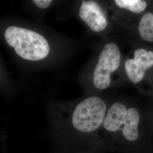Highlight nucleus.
Listing matches in <instances>:
<instances>
[{
    "label": "nucleus",
    "instance_id": "1",
    "mask_svg": "<svg viewBox=\"0 0 153 153\" xmlns=\"http://www.w3.org/2000/svg\"><path fill=\"white\" fill-rule=\"evenodd\" d=\"M5 38L7 43L14 48L16 54L25 60H40L49 53L47 40L31 30L10 26L5 30Z\"/></svg>",
    "mask_w": 153,
    "mask_h": 153
},
{
    "label": "nucleus",
    "instance_id": "2",
    "mask_svg": "<svg viewBox=\"0 0 153 153\" xmlns=\"http://www.w3.org/2000/svg\"><path fill=\"white\" fill-rule=\"evenodd\" d=\"M140 120V116L137 109L133 107L127 109L124 104L116 102L108 109L103 126L111 133L121 131L126 140L133 142L139 136L138 126Z\"/></svg>",
    "mask_w": 153,
    "mask_h": 153
},
{
    "label": "nucleus",
    "instance_id": "3",
    "mask_svg": "<svg viewBox=\"0 0 153 153\" xmlns=\"http://www.w3.org/2000/svg\"><path fill=\"white\" fill-rule=\"evenodd\" d=\"M106 111V104L102 99L89 97L76 107L72 115V125L83 133L93 132L103 125Z\"/></svg>",
    "mask_w": 153,
    "mask_h": 153
},
{
    "label": "nucleus",
    "instance_id": "4",
    "mask_svg": "<svg viewBox=\"0 0 153 153\" xmlns=\"http://www.w3.org/2000/svg\"><path fill=\"white\" fill-rule=\"evenodd\" d=\"M121 54L117 45L114 43L106 44L99 58L93 74L95 86L104 90L111 84V74L120 66Z\"/></svg>",
    "mask_w": 153,
    "mask_h": 153
},
{
    "label": "nucleus",
    "instance_id": "5",
    "mask_svg": "<svg viewBox=\"0 0 153 153\" xmlns=\"http://www.w3.org/2000/svg\"><path fill=\"white\" fill-rule=\"evenodd\" d=\"M153 66V52L143 48L136 50L134 59L126 61V73L131 82L138 83L143 78L145 71Z\"/></svg>",
    "mask_w": 153,
    "mask_h": 153
},
{
    "label": "nucleus",
    "instance_id": "6",
    "mask_svg": "<svg viewBox=\"0 0 153 153\" xmlns=\"http://www.w3.org/2000/svg\"><path fill=\"white\" fill-rule=\"evenodd\" d=\"M79 16L93 31H101L107 26V21L104 13L95 1H83L79 9Z\"/></svg>",
    "mask_w": 153,
    "mask_h": 153
},
{
    "label": "nucleus",
    "instance_id": "7",
    "mask_svg": "<svg viewBox=\"0 0 153 153\" xmlns=\"http://www.w3.org/2000/svg\"><path fill=\"white\" fill-rule=\"evenodd\" d=\"M138 31L143 40L153 42V13H145L142 16L138 25Z\"/></svg>",
    "mask_w": 153,
    "mask_h": 153
},
{
    "label": "nucleus",
    "instance_id": "8",
    "mask_svg": "<svg viewBox=\"0 0 153 153\" xmlns=\"http://www.w3.org/2000/svg\"><path fill=\"white\" fill-rule=\"evenodd\" d=\"M115 4L121 9H125L133 13H141L144 11L147 4L143 0H116Z\"/></svg>",
    "mask_w": 153,
    "mask_h": 153
},
{
    "label": "nucleus",
    "instance_id": "9",
    "mask_svg": "<svg viewBox=\"0 0 153 153\" xmlns=\"http://www.w3.org/2000/svg\"><path fill=\"white\" fill-rule=\"evenodd\" d=\"M33 2L41 9H46L51 5V0H33Z\"/></svg>",
    "mask_w": 153,
    "mask_h": 153
}]
</instances>
